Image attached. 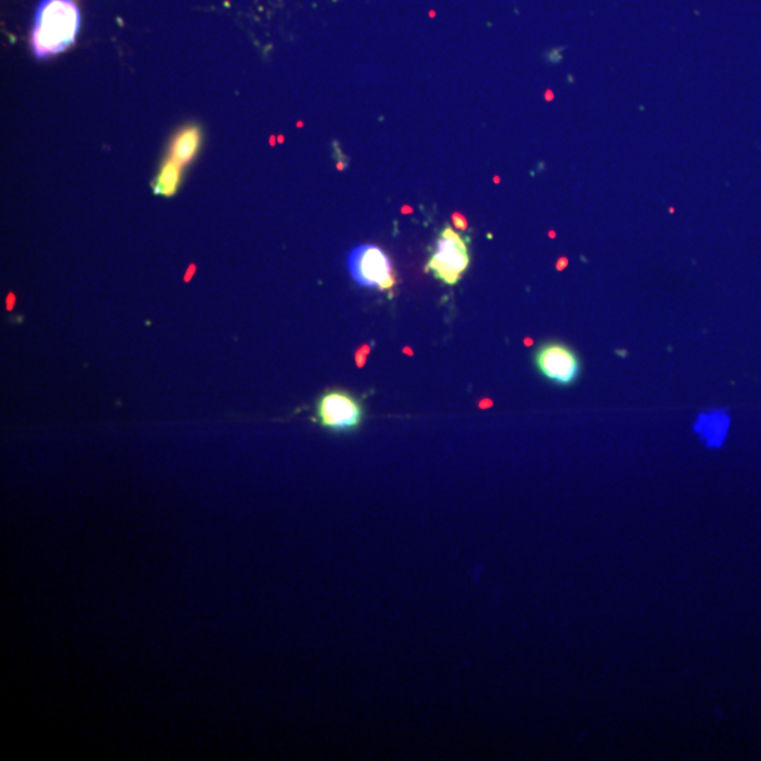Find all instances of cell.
I'll return each instance as SVG.
<instances>
[{
	"label": "cell",
	"instance_id": "obj_1",
	"mask_svg": "<svg viewBox=\"0 0 761 761\" xmlns=\"http://www.w3.org/2000/svg\"><path fill=\"white\" fill-rule=\"evenodd\" d=\"M81 13L72 0H42L32 33L33 52L37 58H48L76 42Z\"/></svg>",
	"mask_w": 761,
	"mask_h": 761
},
{
	"label": "cell",
	"instance_id": "obj_2",
	"mask_svg": "<svg viewBox=\"0 0 761 761\" xmlns=\"http://www.w3.org/2000/svg\"><path fill=\"white\" fill-rule=\"evenodd\" d=\"M468 265L467 240L452 227H446L439 236L436 250L428 263V271L442 283L456 285L468 270Z\"/></svg>",
	"mask_w": 761,
	"mask_h": 761
},
{
	"label": "cell",
	"instance_id": "obj_3",
	"mask_svg": "<svg viewBox=\"0 0 761 761\" xmlns=\"http://www.w3.org/2000/svg\"><path fill=\"white\" fill-rule=\"evenodd\" d=\"M348 265L355 283L364 288H377L387 293L397 284L389 257L378 246L357 247L350 253Z\"/></svg>",
	"mask_w": 761,
	"mask_h": 761
},
{
	"label": "cell",
	"instance_id": "obj_4",
	"mask_svg": "<svg viewBox=\"0 0 761 761\" xmlns=\"http://www.w3.org/2000/svg\"><path fill=\"white\" fill-rule=\"evenodd\" d=\"M316 414L323 428L349 432L362 424L364 410L357 399L344 390H329L319 398Z\"/></svg>",
	"mask_w": 761,
	"mask_h": 761
},
{
	"label": "cell",
	"instance_id": "obj_5",
	"mask_svg": "<svg viewBox=\"0 0 761 761\" xmlns=\"http://www.w3.org/2000/svg\"><path fill=\"white\" fill-rule=\"evenodd\" d=\"M538 373L552 383L568 387L581 374V362L575 350L563 343H546L535 354Z\"/></svg>",
	"mask_w": 761,
	"mask_h": 761
},
{
	"label": "cell",
	"instance_id": "obj_6",
	"mask_svg": "<svg viewBox=\"0 0 761 761\" xmlns=\"http://www.w3.org/2000/svg\"><path fill=\"white\" fill-rule=\"evenodd\" d=\"M200 128H185L184 132H181L180 135L175 137V141L172 143L170 158L177 161L178 164L185 167L188 162H191L192 158L196 156L197 148H200Z\"/></svg>",
	"mask_w": 761,
	"mask_h": 761
},
{
	"label": "cell",
	"instance_id": "obj_7",
	"mask_svg": "<svg viewBox=\"0 0 761 761\" xmlns=\"http://www.w3.org/2000/svg\"><path fill=\"white\" fill-rule=\"evenodd\" d=\"M182 168L184 167L178 164L172 158H168L155 184H152L157 195L170 197L175 194L178 186L181 184Z\"/></svg>",
	"mask_w": 761,
	"mask_h": 761
}]
</instances>
